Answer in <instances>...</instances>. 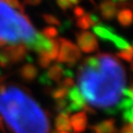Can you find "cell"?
Instances as JSON below:
<instances>
[{
    "label": "cell",
    "instance_id": "cell-2",
    "mask_svg": "<svg viewBox=\"0 0 133 133\" xmlns=\"http://www.w3.org/2000/svg\"><path fill=\"white\" fill-rule=\"evenodd\" d=\"M0 117L12 133H49L46 111L29 91L0 78Z\"/></svg>",
    "mask_w": 133,
    "mask_h": 133
},
{
    "label": "cell",
    "instance_id": "cell-4",
    "mask_svg": "<svg viewBox=\"0 0 133 133\" xmlns=\"http://www.w3.org/2000/svg\"><path fill=\"white\" fill-rule=\"evenodd\" d=\"M59 41V51L57 56V60L59 63L67 64V65H76L81 59V51L78 46L69 40L66 39H58Z\"/></svg>",
    "mask_w": 133,
    "mask_h": 133
},
{
    "label": "cell",
    "instance_id": "cell-11",
    "mask_svg": "<svg viewBox=\"0 0 133 133\" xmlns=\"http://www.w3.org/2000/svg\"><path fill=\"white\" fill-rule=\"evenodd\" d=\"M93 133H118L114 119H105L97 123L92 128Z\"/></svg>",
    "mask_w": 133,
    "mask_h": 133
},
{
    "label": "cell",
    "instance_id": "cell-17",
    "mask_svg": "<svg viewBox=\"0 0 133 133\" xmlns=\"http://www.w3.org/2000/svg\"><path fill=\"white\" fill-rule=\"evenodd\" d=\"M41 34L46 39H56V37L58 36V30L55 27H46L43 29Z\"/></svg>",
    "mask_w": 133,
    "mask_h": 133
},
{
    "label": "cell",
    "instance_id": "cell-14",
    "mask_svg": "<svg viewBox=\"0 0 133 133\" xmlns=\"http://www.w3.org/2000/svg\"><path fill=\"white\" fill-rule=\"evenodd\" d=\"M117 19H118V22L123 26H129L131 24V20H132L131 11L130 10H124V11H122L118 14Z\"/></svg>",
    "mask_w": 133,
    "mask_h": 133
},
{
    "label": "cell",
    "instance_id": "cell-13",
    "mask_svg": "<svg viewBox=\"0 0 133 133\" xmlns=\"http://www.w3.org/2000/svg\"><path fill=\"white\" fill-rule=\"evenodd\" d=\"M68 89L65 88L64 86H62L61 84L58 85L56 88H54L51 91H50V95L51 97L55 99V101H62V99H65L67 97V94H68Z\"/></svg>",
    "mask_w": 133,
    "mask_h": 133
},
{
    "label": "cell",
    "instance_id": "cell-8",
    "mask_svg": "<svg viewBox=\"0 0 133 133\" xmlns=\"http://www.w3.org/2000/svg\"><path fill=\"white\" fill-rule=\"evenodd\" d=\"M67 75V71L65 70V68L60 64H55L50 67H48L47 72L42 77L44 79H46V83L45 85L48 86V84H50L51 82L55 83H61V81L63 80V78Z\"/></svg>",
    "mask_w": 133,
    "mask_h": 133
},
{
    "label": "cell",
    "instance_id": "cell-18",
    "mask_svg": "<svg viewBox=\"0 0 133 133\" xmlns=\"http://www.w3.org/2000/svg\"><path fill=\"white\" fill-rule=\"evenodd\" d=\"M38 64L42 68H48L51 64V61L46 58H43V57H38Z\"/></svg>",
    "mask_w": 133,
    "mask_h": 133
},
{
    "label": "cell",
    "instance_id": "cell-21",
    "mask_svg": "<svg viewBox=\"0 0 133 133\" xmlns=\"http://www.w3.org/2000/svg\"><path fill=\"white\" fill-rule=\"evenodd\" d=\"M58 133H69V132H58Z\"/></svg>",
    "mask_w": 133,
    "mask_h": 133
},
{
    "label": "cell",
    "instance_id": "cell-19",
    "mask_svg": "<svg viewBox=\"0 0 133 133\" xmlns=\"http://www.w3.org/2000/svg\"><path fill=\"white\" fill-rule=\"evenodd\" d=\"M119 133H132V124H126Z\"/></svg>",
    "mask_w": 133,
    "mask_h": 133
},
{
    "label": "cell",
    "instance_id": "cell-6",
    "mask_svg": "<svg viewBox=\"0 0 133 133\" xmlns=\"http://www.w3.org/2000/svg\"><path fill=\"white\" fill-rule=\"evenodd\" d=\"M78 48L84 54H92L98 47V43L94 35L89 31H82L77 35Z\"/></svg>",
    "mask_w": 133,
    "mask_h": 133
},
{
    "label": "cell",
    "instance_id": "cell-7",
    "mask_svg": "<svg viewBox=\"0 0 133 133\" xmlns=\"http://www.w3.org/2000/svg\"><path fill=\"white\" fill-rule=\"evenodd\" d=\"M66 101H67V110H66L67 113L72 111H78V110L81 111V110H84V108L86 107V103L80 90L76 85L69 89Z\"/></svg>",
    "mask_w": 133,
    "mask_h": 133
},
{
    "label": "cell",
    "instance_id": "cell-20",
    "mask_svg": "<svg viewBox=\"0 0 133 133\" xmlns=\"http://www.w3.org/2000/svg\"><path fill=\"white\" fill-rule=\"evenodd\" d=\"M0 131L1 132H4V124L1 119V117H0Z\"/></svg>",
    "mask_w": 133,
    "mask_h": 133
},
{
    "label": "cell",
    "instance_id": "cell-10",
    "mask_svg": "<svg viewBox=\"0 0 133 133\" xmlns=\"http://www.w3.org/2000/svg\"><path fill=\"white\" fill-rule=\"evenodd\" d=\"M18 74H19V77L23 81L32 82V81H35L37 79V77H38V68L34 64L27 63V64H24L22 67L19 69Z\"/></svg>",
    "mask_w": 133,
    "mask_h": 133
},
{
    "label": "cell",
    "instance_id": "cell-9",
    "mask_svg": "<svg viewBox=\"0 0 133 133\" xmlns=\"http://www.w3.org/2000/svg\"><path fill=\"white\" fill-rule=\"evenodd\" d=\"M87 123H88L87 113L83 110L78 111L77 113L70 116L71 130H74L76 133H83L87 128Z\"/></svg>",
    "mask_w": 133,
    "mask_h": 133
},
{
    "label": "cell",
    "instance_id": "cell-16",
    "mask_svg": "<svg viewBox=\"0 0 133 133\" xmlns=\"http://www.w3.org/2000/svg\"><path fill=\"white\" fill-rule=\"evenodd\" d=\"M92 24H93V21H92V18H91L90 16H84V17L80 18L79 21H78L79 27H80V28H83V29L89 28Z\"/></svg>",
    "mask_w": 133,
    "mask_h": 133
},
{
    "label": "cell",
    "instance_id": "cell-5",
    "mask_svg": "<svg viewBox=\"0 0 133 133\" xmlns=\"http://www.w3.org/2000/svg\"><path fill=\"white\" fill-rule=\"evenodd\" d=\"M27 51H28V49L23 45L8 46V47L0 48V52L2 54V56L4 57V59L6 60V62L9 63L10 66L15 63L22 62L25 59Z\"/></svg>",
    "mask_w": 133,
    "mask_h": 133
},
{
    "label": "cell",
    "instance_id": "cell-1",
    "mask_svg": "<svg viewBox=\"0 0 133 133\" xmlns=\"http://www.w3.org/2000/svg\"><path fill=\"white\" fill-rule=\"evenodd\" d=\"M77 87L87 107L117 113L126 95V69L115 56L97 54L81 63Z\"/></svg>",
    "mask_w": 133,
    "mask_h": 133
},
{
    "label": "cell",
    "instance_id": "cell-15",
    "mask_svg": "<svg viewBox=\"0 0 133 133\" xmlns=\"http://www.w3.org/2000/svg\"><path fill=\"white\" fill-rule=\"evenodd\" d=\"M117 57L124 61H126L127 63H131L132 62V47H129L127 49H123L119 50L117 52Z\"/></svg>",
    "mask_w": 133,
    "mask_h": 133
},
{
    "label": "cell",
    "instance_id": "cell-3",
    "mask_svg": "<svg viewBox=\"0 0 133 133\" xmlns=\"http://www.w3.org/2000/svg\"><path fill=\"white\" fill-rule=\"evenodd\" d=\"M50 40L38 32L18 0H0V48L23 45L39 55Z\"/></svg>",
    "mask_w": 133,
    "mask_h": 133
},
{
    "label": "cell",
    "instance_id": "cell-12",
    "mask_svg": "<svg viewBox=\"0 0 133 133\" xmlns=\"http://www.w3.org/2000/svg\"><path fill=\"white\" fill-rule=\"evenodd\" d=\"M55 127L59 132H69L71 130L70 116L67 112H60L55 121Z\"/></svg>",
    "mask_w": 133,
    "mask_h": 133
}]
</instances>
